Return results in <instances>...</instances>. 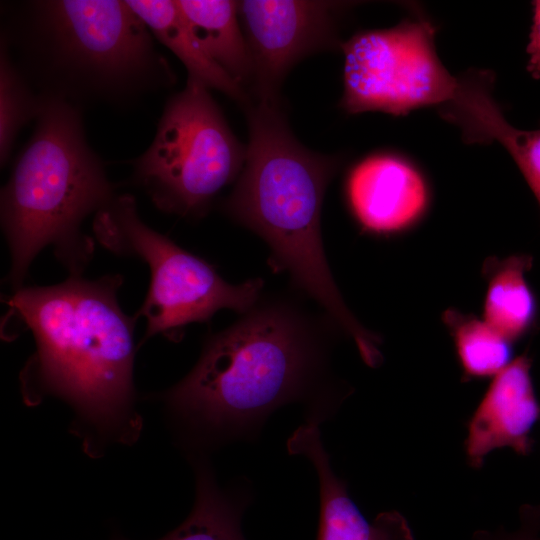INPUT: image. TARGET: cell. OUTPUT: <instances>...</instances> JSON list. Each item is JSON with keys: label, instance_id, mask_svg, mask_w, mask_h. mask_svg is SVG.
Wrapping results in <instances>:
<instances>
[{"label": "cell", "instance_id": "16", "mask_svg": "<svg viewBox=\"0 0 540 540\" xmlns=\"http://www.w3.org/2000/svg\"><path fill=\"white\" fill-rule=\"evenodd\" d=\"M176 2L209 57L242 87L252 80V63L238 19V2L230 0Z\"/></svg>", "mask_w": 540, "mask_h": 540}, {"label": "cell", "instance_id": "6", "mask_svg": "<svg viewBox=\"0 0 540 540\" xmlns=\"http://www.w3.org/2000/svg\"><path fill=\"white\" fill-rule=\"evenodd\" d=\"M244 159L210 90L188 77L166 101L152 143L132 161V180L159 210L197 217L234 180Z\"/></svg>", "mask_w": 540, "mask_h": 540}, {"label": "cell", "instance_id": "17", "mask_svg": "<svg viewBox=\"0 0 540 540\" xmlns=\"http://www.w3.org/2000/svg\"><path fill=\"white\" fill-rule=\"evenodd\" d=\"M442 321L452 336L462 380L494 377L513 360V342L483 319L447 309Z\"/></svg>", "mask_w": 540, "mask_h": 540}, {"label": "cell", "instance_id": "2", "mask_svg": "<svg viewBox=\"0 0 540 540\" xmlns=\"http://www.w3.org/2000/svg\"><path fill=\"white\" fill-rule=\"evenodd\" d=\"M2 39L35 92L83 110L129 108L176 80L143 20L123 0L10 4Z\"/></svg>", "mask_w": 540, "mask_h": 540}, {"label": "cell", "instance_id": "13", "mask_svg": "<svg viewBox=\"0 0 540 540\" xmlns=\"http://www.w3.org/2000/svg\"><path fill=\"white\" fill-rule=\"evenodd\" d=\"M288 451L306 457L319 482L320 517L317 540H414L398 512L379 514L369 522L349 497L346 484L334 473L316 420L300 426L287 442Z\"/></svg>", "mask_w": 540, "mask_h": 540}, {"label": "cell", "instance_id": "20", "mask_svg": "<svg viewBox=\"0 0 540 540\" xmlns=\"http://www.w3.org/2000/svg\"><path fill=\"white\" fill-rule=\"evenodd\" d=\"M540 506L524 505L520 510V526L514 532L504 530L477 531L472 540H540Z\"/></svg>", "mask_w": 540, "mask_h": 540}, {"label": "cell", "instance_id": "15", "mask_svg": "<svg viewBox=\"0 0 540 540\" xmlns=\"http://www.w3.org/2000/svg\"><path fill=\"white\" fill-rule=\"evenodd\" d=\"M532 266L528 255L488 258L482 267L486 280L483 320L515 342L535 325L538 305L526 273Z\"/></svg>", "mask_w": 540, "mask_h": 540}, {"label": "cell", "instance_id": "1", "mask_svg": "<svg viewBox=\"0 0 540 540\" xmlns=\"http://www.w3.org/2000/svg\"><path fill=\"white\" fill-rule=\"evenodd\" d=\"M121 284L119 275L69 276L56 285L23 286L7 300L9 319L28 329L36 345L20 374L24 400L66 401L85 430V445L132 443L141 431L133 386L137 318L118 303Z\"/></svg>", "mask_w": 540, "mask_h": 540}, {"label": "cell", "instance_id": "19", "mask_svg": "<svg viewBox=\"0 0 540 540\" xmlns=\"http://www.w3.org/2000/svg\"><path fill=\"white\" fill-rule=\"evenodd\" d=\"M41 97L14 63L0 39V163L8 162L20 130L36 120Z\"/></svg>", "mask_w": 540, "mask_h": 540}, {"label": "cell", "instance_id": "18", "mask_svg": "<svg viewBox=\"0 0 540 540\" xmlns=\"http://www.w3.org/2000/svg\"><path fill=\"white\" fill-rule=\"evenodd\" d=\"M240 520L239 506L221 492L210 472L202 468L198 471L192 511L177 528L159 540H245Z\"/></svg>", "mask_w": 540, "mask_h": 540}, {"label": "cell", "instance_id": "7", "mask_svg": "<svg viewBox=\"0 0 540 540\" xmlns=\"http://www.w3.org/2000/svg\"><path fill=\"white\" fill-rule=\"evenodd\" d=\"M93 233L107 250L137 257L150 269L149 289L135 315L146 320L144 340L155 335L176 340L183 327L221 309L246 313L263 288L259 278L239 285L226 282L206 261L144 223L128 193L118 194L95 214Z\"/></svg>", "mask_w": 540, "mask_h": 540}, {"label": "cell", "instance_id": "4", "mask_svg": "<svg viewBox=\"0 0 540 540\" xmlns=\"http://www.w3.org/2000/svg\"><path fill=\"white\" fill-rule=\"evenodd\" d=\"M35 121L1 189V227L11 255L6 282L14 291L46 247L70 276L81 275L94 252L81 225L118 195L87 141L80 108L41 97Z\"/></svg>", "mask_w": 540, "mask_h": 540}, {"label": "cell", "instance_id": "12", "mask_svg": "<svg viewBox=\"0 0 540 540\" xmlns=\"http://www.w3.org/2000/svg\"><path fill=\"white\" fill-rule=\"evenodd\" d=\"M494 75L470 70L458 77L451 101L439 108L446 121L456 125L465 142H498L524 175L540 205V128L521 130L504 117L493 98Z\"/></svg>", "mask_w": 540, "mask_h": 540}, {"label": "cell", "instance_id": "5", "mask_svg": "<svg viewBox=\"0 0 540 540\" xmlns=\"http://www.w3.org/2000/svg\"><path fill=\"white\" fill-rule=\"evenodd\" d=\"M213 335L190 373L165 394L171 410L209 434H235L300 397L318 362L305 322L282 305L252 308Z\"/></svg>", "mask_w": 540, "mask_h": 540}, {"label": "cell", "instance_id": "11", "mask_svg": "<svg viewBox=\"0 0 540 540\" xmlns=\"http://www.w3.org/2000/svg\"><path fill=\"white\" fill-rule=\"evenodd\" d=\"M531 366L525 352L492 378L467 425L464 446L470 466L480 468L486 456L500 448L523 456L531 452V432L540 420Z\"/></svg>", "mask_w": 540, "mask_h": 540}, {"label": "cell", "instance_id": "10", "mask_svg": "<svg viewBox=\"0 0 540 540\" xmlns=\"http://www.w3.org/2000/svg\"><path fill=\"white\" fill-rule=\"evenodd\" d=\"M346 193L361 227L379 235L413 228L425 215L430 200L421 172L390 154L369 156L355 165L347 178Z\"/></svg>", "mask_w": 540, "mask_h": 540}, {"label": "cell", "instance_id": "21", "mask_svg": "<svg viewBox=\"0 0 540 540\" xmlns=\"http://www.w3.org/2000/svg\"><path fill=\"white\" fill-rule=\"evenodd\" d=\"M527 69L534 78H540V0L533 2V23L527 46Z\"/></svg>", "mask_w": 540, "mask_h": 540}, {"label": "cell", "instance_id": "3", "mask_svg": "<svg viewBox=\"0 0 540 540\" xmlns=\"http://www.w3.org/2000/svg\"><path fill=\"white\" fill-rule=\"evenodd\" d=\"M249 141L225 212L260 235L276 263L317 301L358 349L374 335L346 306L327 264L320 230L324 191L336 162L302 146L275 99L249 105Z\"/></svg>", "mask_w": 540, "mask_h": 540}, {"label": "cell", "instance_id": "9", "mask_svg": "<svg viewBox=\"0 0 540 540\" xmlns=\"http://www.w3.org/2000/svg\"><path fill=\"white\" fill-rule=\"evenodd\" d=\"M336 6L325 1L238 2L260 100L275 99L277 86L295 62L333 43Z\"/></svg>", "mask_w": 540, "mask_h": 540}, {"label": "cell", "instance_id": "8", "mask_svg": "<svg viewBox=\"0 0 540 540\" xmlns=\"http://www.w3.org/2000/svg\"><path fill=\"white\" fill-rule=\"evenodd\" d=\"M435 34L428 20L406 19L391 28L353 35L342 44V108L351 114L382 111L404 116L451 101L458 78L439 59Z\"/></svg>", "mask_w": 540, "mask_h": 540}, {"label": "cell", "instance_id": "14", "mask_svg": "<svg viewBox=\"0 0 540 540\" xmlns=\"http://www.w3.org/2000/svg\"><path fill=\"white\" fill-rule=\"evenodd\" d=\"M155 40L167 47L185 66L188 77L209 90H218L240 104H249L244 88L206 53L176 1L127 0Z\"/></svg>", "mask_w": 540, "mask_h": 540}]
</instances>
